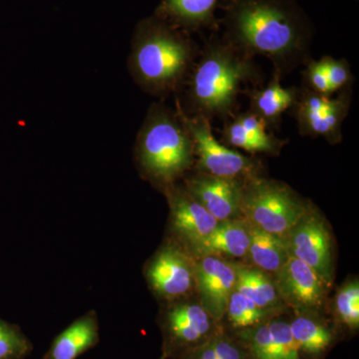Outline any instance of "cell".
I'll return each instance as SVG.
<instances>
[{"mask_svg": "<svg viewBox=\"0 0 359 359\" xmlns=\"http://www.w3.org/2000/svg\"><path fill=\"white\" fill-rule=\"evenodd\" d=\"M262 86L263 71L255 58L214 32L201 47L185 87L175 97V105L188 117L224 122L238 112V97Z\"/></svg>", "mask_w": 359, "mask_h": 359, "instance_id": "cell-2", "label": "cell"}, {"mask_svg": "<svg viewBox=\"0 0 359 359\" xmlns=\"http://www.w3.org/2000/svg\"><path fill=\"white\" fill-rule=\"evenodd\" d=\"M100 340L98 316L94 311L79 316L52 340L43 359H77Z\"/></svg>", "mask_w": 359, "mask_h": 359, "instance_id": "cell-20", "label": "cell"}, {"mask_svg": "<svg viewBox=\"0 0 359 359\" xmlns=\"http://www.w3.org/2000/svg\"><path fill=\"white\" fill-rule=\"evenodd\" d=\"M320 61L334 94L342 90L353 88L354 77L348 61L346 59H335L332 56H325Z\"/></svg>", "mask_w": 359, "mask_h": 359, "instance_id": "cell-28", "label": "cell"}, {"mask_svg": "<svg viewBox=\"0 0 359 359\" xmlns=\"http://www.w3.org/2000/svg\"><path fill=\"white\" fill-rule=\"evenodd\" d=\"M268 130L266 123L250 110L238 112L224 121L221 142L252 155L278 156L289 141L278 138Z\"/></svg>", "mask_w": 359, "mask_h": 359, "instance_id": "cell-15", "label": "cell"}, {"mask_svg": "<svg viewBox=\"0 0 359 359\" xmlns=\"http://www.w3.org/2000/svg\"><path fill=\"white\" fill-rule=\"evenodd\" d=\"M335 320L351 332L359 328V283L358 278L344 283L334 302Z\"/></svg>", "mask_w": 359, "mask_h": 359, "instance_id": "cell-26", "label": "cell"}, {"mask_svg": "<svg viewBox=\"0 0 359 359\" xmlns=\"http://www.w3.org/2000/svg\"><path fill=\"white\" fill-rule=\"evenodd\" d=\"M290 328L301 353L309 358H323L334 344V330L313 313H297L290 323Z\"/></svg>", "mask_w": 359, "mask_h": 359, "instance_id": "cell-23", "label": "cell"}, {"mask_svg": "<svg viewBox=\"0 0 359 359\" xmlns=\"http://www.w3.org/2000/svg\"><path fill=\"white\" fill-rule=\"evenodd\" d=\"M221 36L249 57L264 56L282 77L311 59L313 21L297 0H219Z\"/></svg>", "mask_w": 359, "mask_h": 359, "instance_id": "cell-1", "label": "cell"}, {"mask_svg": "<svg viewBox=\"0 0 359 359\" xmlns=\"http://www.w3.org/2000/svg\"><path fill=\"white\" fill-rule=\"evenodd\" d=\"M302 71V86L314 93L325 96H334V92L328 83L327 74L320 60L311 58Z\"/></svg>", "mask_w": 359, "mask_h": 359, "instance_id": "cell-29", "label": "cell"}, {"mask_svg": "<svg viewBox=\"0 0 359 359\" xmlns=\"http://www.w3.org/2000/svg\"><path fill=\"white\" fill-rule=\"evenodd\" d=\"M134 156L139 173L161 192L192 171V137L176 108L163 101L150 106L137 135Z\"/></svg>", "mask_w": 359, "mask_h": 359, "instance_id": "cell-4", "label": "cell"}, {"mask_svg": "<svg viewBox=\"0 0 359 359\" xmlns=\"http://www.w3.org/2000/svg\"><path fill=\"white\" fill-rule=\"evenodd\" d=\"M195 259V290L200 304L217 323H221L231 292L236 289L235 262L212 256Z\"/></svg>", "mask_w": 359, "mask_h": 359, "instance_id": "cell-13", "label": "cell"}, {"mask_svg": "<svg viewBox=\"0 0 359 359\" xmlns=\"http://www.w3.org/2000/svg\"><path fill=\"white\" fill-rule=\"evenodd\" d=\"M192 137L195 165L192 171L221 178L245 180L263 176L259 160L248 157L218 141L212 132L211 122L203 117H188L176 106Z\"/></svg>", "mask_w": 359, "mask_h": 359, "instance_id": "cell-6", "label": "cell"}, {"mask_svg": "<svg viewBox=\"0 0 359 359\" xmlns=\"http://www.w3.org/2000/svg\"><path fill=\"white\" fill-rule=\"evenodd\" d=\"M177 359H250L237 339L221 332Z\"/></svg>", "mask_w": 359, "mask_h": 359, "instance_id": "cell-25", "label": "cell"}, {"mask_svg": "<svg viewBox=\"0 0 359 359\" xmlns=\"http://www.w3.org/2000/svg\"><path fill=\"white\" fill-rule=\"evenodd\" d=\"M243 180L221 178L193 172L183 179L188 192L218 222L243 218Z\"/></svg>", "mask_w": 359, "mask_h": 359, "instance_id": "cell-14", "label": "cell"}, {"mask_svg": "<svg viewBox=\"0 0 359 359\" xmlns=\"http://www.w3.org/2000/svg\"><path fill=\"white\" fill-rule=\"evenodd\" d=\"M337 94L320 95L306 87H299L292 110L301 136L323 138L330 145L341 143L342 123L351 109L353 88Z\"/></svg>", "mask_w": 359, "mask_h": 359, "instance_id": "cell-8", "label": "cell"}, {"mask_svg": "<svg viewBox=\"0 0 359 359\" xmlns=\"http://www.w3.org/2000/svg\"><path fill=\"white\" fill-rule=\"evenodd\" d=\"M250 247L245 259L248 266L276 273L289 259V250L283 236L268 233L250 224Z\"/></svg>", "mask_w": 359, "mask_h": 359, "instance_id": "cell-22", "label": "cell"}, {"mask_svg": "<svg viewBox=\"0 0 359 359\" xmlns=\"http://www.w3.org/2000/svg\"><path fill=\"white\" fill-rule=\"evenodd\" d=\"M283 238L290 257L308 264L330 289L334 273L332 240L320 211L309 203L304 216Z\"/></svg>", "mask_w": 359, "mask_h": 359, "instance_id": "cell-10", "label": "cell"}, {"mask_svg": "<svg viewBox=\"0 0 359 359\" xmlns=\"http://www.w3.org/2000/svg\"><path fill=\"white\" fill-rule=\"evenodd\" d=\"M250 224L244 218L219 222L209 237L191 252L194 257L212 256L245 259L250 247Z\"/></svg>", "mask_w": 359, "mask_h": 359, "instance_id": "cell-19", "label": "cell"}, {"mask_svg": "<svg viewBox=\"0 0 359 359\" xmlns=\"http://www.w3.org/2000/svg\"><path fill=\"white\" fill-rule=\"evenodd\" d=\"M195 257L170 238L146 264V280L158 299L181 301L195 292Z\"/></svg>", "mask_w": 359, "mask_h": 359, "instance_id": "cell-9", "label": "cell"}, {"mask_svg": "<svg viewBox=\"0 0 359 359\" xmlns=\"http://www.w3.org/2000/svg\"><path fill=\"white\" fill-rule=\"evenodd\" d=\"M219 0H161L156 16L187 33L219 32Z\"/></svg>", "mask_w": 359, "mask_h": 359, "instance_id": "cell-17", "label": "cell"}, {"mask_svg": "<svg viewBox=\"0 0 359 359\" xmlns=\"http://www.w3.org/2000/svg\"><path fill=\"white\" fill-rule=\"evenodd\" d=\"M236 334L250 359H302L290 323L278 316Z\"/></svg>", "mask_w": 359, "mask_h": 359, "instance_id": "cell-16", "label": "cell"}, {"mask_svg": "<svg viewBox=\"0 0 359 359\" xmlns=\"http://www.w3.org/2000/svg\"><path fill=\"white\" fill-rule=\"evenodd\" d=\"M308 201L283 182L264 176L245 180L243 185L241 212L252 224L268 233L285 236L304 216Z\"/></svg>", "mask_w": 359, "mask_h": 359, "instance_id": "cell-5", "label": "cell"}, {"mask_svg": "<svg viewBox=\"0 0 359 359\" xmlns=\"http://www.w3.org/2000/svg\"><path fill=\"white\" fill-rule=\"evenodd\" d=\"M280 73L273 71L266 86L245 91L250 111L261 118L269 130L278 129L283 113L292 109L299 96V87H283Z\"/></svg>", "mask_w": 359, "mask_h": 359, "instance_id": "cell-18", "label": "cell"}, {"mask_svg": "<svg viewBox=\"0 0 359 359\" xmlns=\"http://www.w3.org/2000/svg\"><path fill=\"white\" fill-rule=\"evenodd\" d=\"M235 264L237 269L236 290L238 292L273 316H278L287 311V306L276 289L273 276L255 266Z\"/></svg>", "mask_w": 359, "mask_h": 359, "instance_id": "cell-21", "label": "cell"}, {"mask_svg": "<svg viewBox=\"0 0 359 359\" xmlns=\"http://www.w3.org/2000/svg\"><path fill=\"white\" fill-rule=\"evenodd\" d=\"M200 49L192 34L152 14L135 26L130 75L145 93L161 101L177 97L185 87Z\"/></svg>", "mask_w": 359, "mask_h": 359, "instance_id": "cell-3", "label": "cell"}, {"mask_svg": "<svg viewBox=\"0 0 359 359\" xmlns=\"http://www.w3.org/2000/svg\"><path fill=\"white\" fill-rule=\"evenodd\" d=\"M169 205V226L173 240L192 252L211 235L219 222L188 192L183 183L163 191Z\"/></svg>", "mask_w": 359, "mask_h": 359, "instance_id": "cell-11", "label": "cell"}, {"mask_svg": "<svg viewBox=\"0 0 359 359\" xmlns=\"http://www.w3.org/2000/svg\"><path fill=\"white\" fill-rule=\"evenodd\" d=\"M32 347L20 327L0 318V359L25 358Z\"/></svg>", "mask_w": 359, "mask_h": 359, "instance_id": "cell-27", "label": "cell"}, {"mask_svg": "<svg viewBox=\"0 0 359 359\" xmlns=\"http://www.w3.org/2000/svg\"><path fill=\"white\" fill-rule=\"evenodd\" d=\"M159 325L162 334L159 359H177L224 330L199 302L188 299L168 302L161 311Z\"/></svg>", "mask_w": 359, "mask_h": 359, "instance_id": "cell-7", "label": "cell"}, {"mask_svg": "<svg viewBox=\"0 0 359 359\" xmlns=\"http://www.w3.org/2000/svg\"><path fill=\"white\" fill-rule=\"evenodd\" d=\"M224 318L236 334L273 320L276 316L264 311L235 289L231 292Z\"/></svg>", "mask_w": 359, "mask_h": 359, "instance_id": "cell-24", "label": "cell"}, {"mask_svg": "<svg viewBox=\"0 0 359 359\" xmlns=\"http://www.w3.org/2000/svg\"><path fill=\"white\" fill-rule=\"evenodd\" d=\"M273 278L280 299L295 313H314L325 304L327 285L308 264L294 257H289Z\"/></svg>", "mask_w": 359, "mask_h": 359, "instance_id": "cell-12", "label": "cell"}]
</instances>
